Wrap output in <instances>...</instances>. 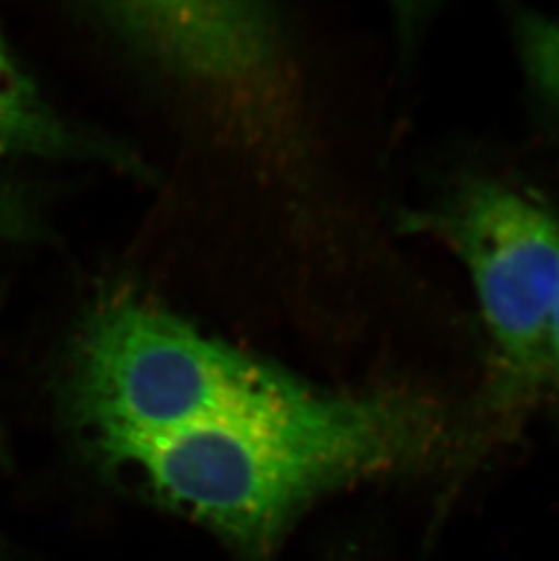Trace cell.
<instances>
[{"mask_svg": "<svg viewBox=\"0 0 559 561\" xmlns=\"http://www.w3.org/2000/svg\"><path fill=\"white\" fill-rule=\"evenodd\" d=\"M461 425L409 387L333 391L315 413L110 442L99 466L204 525L246 561H265L312 503L356 483L438 466Z\"/></svg>", "mask_w": 559, "mask_h": 561, "instance_id": "1", "label": "cell"}, {"mask_svg": "<svg viewBox=\"0 0 559 561\" xmlns=\"http://www.w3.org/2000/svg\"><path fill=\"white\" fill-rule=\"evenodd\" d=\"M329 392L162 309L115 297L75 340L62 403L91 450L224 422L296 419L322 408Z\"/></svg>", "mask_w": 559, "mask_h": 561, "instance_id": "2", "label": "cell"}, {"mask_svg": "<svg viewBox=\"0 0 559 561\" xmlns=\"http://www.w3.org/2000/svg\"><path fill=\"white\" fill-rule=\"evenodd\" d=\"M411 222L464 262L491 342L487 411L509 427L547 380V329L559 293V217L516 187L476 176Z\"/></svg>", "mask_w": 559, "mask_h": 561, "instance_id": "3", "label": "cell"}, {"mask_svg": "<svg viewBox=\"0 0 559 561\" xmlns=\"http://www.w3.org/2000/svg\"><path fill=\"white\" fill-rule=\"evenodd\" d=\"M99 16L138 54L207 82L262 73L278 48L276 16L248 2H112Z\"/></svg>", "mask_w": 559, "mask_h": 561, "instance_id": "4", "label": "cell"}, {"mask_svg": "<svg viewBox=\"0 0 559 561\" xmlns=\"http://www.w3.org/2000/svg\"><path fill=\"white\" fill-rule=\"evenodd\" d=\"M104 159L135 164L55 110L0 35V159Z\"/></svg>", "mask_w": 559, "mask_h": 561, "instance_id": "5", "label": "cell"}, {"mask_svg": "<svg viewBox=\"0 0 559 561\" xmlns=\"http://www.w3.org/2000/svg\"><path fill=\"white\" fill-rule=\"evenodd\" d=\"M511 24L528 95L545 123L559 133V15L517 8Z\"/></svg>", "mask_w": 559, "mask_h": 561, "instance_id": "6", "label": "cell"}, {"mask_svg": "<svg viewBox=\"0 0 559 561\" xmlns=\"http://www.w3.org/2000/svg\"><path fill=\"white\" fill-rule=\"evenodd\" d=\"M545 355H547V378L555 380L559 394V293L558 298H556L555 309H552V314H550L549 329H547Z\"/></svg>", "mask_w": 559, "mask_h": 561, "instance_id": "7", "label": "cell"}]
</instances>
